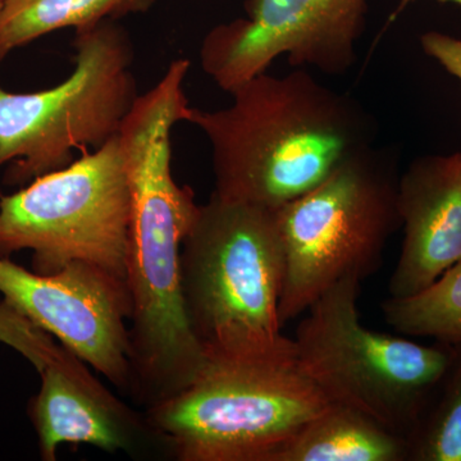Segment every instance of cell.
Here are the masks:
<instances>
[{
  "label": "cell",
  "instance_id": "6da1fadb",
  "mask_svg": "<svg viewBox=\"0 0 461 461\" xmlns=\"http://www.w3.org/2000/svg\"><path fill=\"white\" fill-rule=\"evenodd\" d=\"M189 69V59L173 60L162 80L139 95L118 132L131 190L130 393L145 408L186 387L206 362L180 288L181 244L199 205L171 168L173 127L190 117L184 91Z\"/></svg>",
  "mask_w": 461,
  "mask_h": 461
},
{
  "label": "cell",
  "instance_id": "7a4b0ae2",
  "mask_svg": "<svg viewBox=\"0 0 461 461\" xmlns=\"http://www.w3.org/2000/svg\"><path fill=\"white\" fill-rule=\"evenodd\" d=\"M220 111L191 108L212 149L215 195L277 211L373 147L375 123L350 96L305 68L268 72L230 91Z\"/></svg>",
  "mask_w": 461,
  "mask_h": 461
},
{
  "label": "cell",
  "instance_id": "3957f363",
  "mask_svg": "<svg viewBox=\"0 0 461 461\" xmlns=\"http://www.w3.org/2000/svg\"><path fill=\"white\" fill-rule=\"evenodd\" d=\"M285 260L275 211L212 194L180 250L185 314L206 359L295 362L284 335Z\"/></svg>",
  "mask_w": 461,
  "mask_h": 461
},
{
  "label": "cell",
  "instance_id": "277c9868",
  "mask_svg": "<svg viewBox=\"0 0 461 461\" xmlns=\"http://www.w3.org/2000/svg\"><path fill=\"white\" fill-rule=\"evenodd\" d=\"M295 362L206 359L145 421L180 461H269L329 406Z\"/></svg>",
  "mask_w": 461,
  "mask_h": 461
},
{
  "label": "cell",
  "instance_id": "5b68a950",
  "mask_svg": "<svg viewBox=\"0 0 461 461\" xmlns=\"http://www.w3.org/2000/svg\"><path fill=\"white\" fill-rule=\"evenodd\" d=\"M399 180L395 156L371 147L275 211L285 260L282 327L342 278L364 281L378 271L402 227Z\"/></svg>",
  "mask_w": 461,
  "mask_h": 461
},
{
  "label": "cell",
  "instance_id": "8992f818",
  "mask_svg": "<svg viewBox=\"0 0 461 461\" xmlns=\"http://www.w3.org/2000/svg\"><path fill=\"white\" fill-rule=\"evenodd\" d=\"M362 282L342 278L306 309L291 338L295 363L330 402L362 411L406 439L455 345H421L364 327L357 311Z\"/></svg>",
  "mask_w": 461,
  "mask_h": 461
},
{
  "label": "cell",
  "instance_id": "52a82bcc",
  "mask_svg": "<svg viewBox=\"0 0 461 461\" xmlns=\"http://www.w3.org/2000/svg\"><path fill=\"white\" fill-rule=\"evenodd\" d=\"M75 69L63 83L36 93L0 89L3 184L23 187L65 168L75 150H96L120 132L139 98L133 48L117 21L76 30Z\"/></svg>",
  "mask_w": 461,
  "mask_h": 461
},
{
  "label": "cell",
  "instance_id": "ba28073f",
  "mask_svg": "<svg viewBox=\"0 0 461 461\" xmlns=\"http://www.w3.org/2000/svg\"><path fill=\"white\" fill-rule=\"evenodd\" d=\"M131 190L118 135L0 199V258L30 250L32 271L81 262L127 284Z\"/></svg>",
  "mask_w": 461,
  "mask_h": 461
},
{
  "label": "cell",
  "instance_id": "9c48e42d",
  "mask_svg": "<svg viewBox=\"0 0 461 461\" xmlns=\"http://www.w3.org/2000/svg\"><path fill=\"white\" fill-rule=\"evenodd\" d=\"M369 0H245L247 17L213 27L200 65L221 89L268 71L286 57L297 68L344 75L357 59Z\"/></svg>",
  "mask_w": 461,
  "mask_h": 461
},
{
  "label": "cell",
  "instance_id": "30bf717a",
  "mask_svg": "<svg viewBox=\"0 0 461 461\" xmlns=\"http://www.w3.org/2000/svg\"><path fill=\"white\" fill-rule=\"evenodd\" d=\"M5 302L121 391L130 393L129 285L91 264L41 275L0 258Z\"/></svg>",
  "mask_w": 461,
  "mask_h": 461
},
{
  "label": "cell",
  "instance_id": "8fae6325",
  "mask_svg": "<svg viewBox=\"0 0 461 461\" xmlns=\"http://www.w3.org/2000/svg\"><path fill=\"white\" fill-rule=\"evenodd\" d=\"M403 229L388 296L420 293L461 260V153L415 159L400 175Z\"/></svg>",
  "mask_w": 461,
  "mask_h": 461
},
{
  "label": "cell",
  "instance_id": "7c38bea8",
  "mask_svg": "<svg viewBox=\"0 0 461 461\" xmlns=\"http://www.w3.org/2000/svg\"><path fill=\"white\" fill-rule=\"evenodd\" d=\"M83 363L62 346L39 371L41 386L30 402V418L42 460H56L65 444L94 446L107 453L129 451L139 433H150L145 418L135 417Z\"/></svg>",
  "mask_w": 461,
  "mask_h": 461
},
{
  "label": "cell",
  "instance_id": "4fadbf2b",
  "mask_svg": "<svg viewBox=\"0 0 461 461\" xmlns=\"http://www.w3.org/2000/svg\"><path fill=\"white\" fill-rule=\"evenodd\" d=\"M403 437L350 406L330 402L269 461H406Z\"/></svg>",
  "mask_w": 461,
  "mask_h": 461
},
{
  "label": "cell",
  "instance_id": "5bb4252c",
  "mask_svg": "<svg viewBox=\"0 0 461 461\" xmlns=\"http://www.w3.org/2000/svg\"><path fill=\"white\" fill-rule=\"evenodd\" d=\"M157 0H5L0 12V63L17 48L62 29L140 14Z\"/></svg>",
  "mask_w": 461,
  "mask_h": 461
},
{
  "label": "cell",
  "instance_id": "9a60e30c",
  "mask_svg": "<svg viewBox=\"0 0 461 461\" xmlns=\"http://www.w3.org/2000/svg\"><path fill=\"white\" fill-rule=\"evenodd\" d=\"M388 326L412 338L461 344V260L420 293L388 296L381 304Z\"/></svg>",
  "mask_w": 461,
  "mask_h": 461
},
{
  "label": "cell",
  "instance_id": "2e32d148",
  "mask_svg": "<svg viewBox=\"0 0 461 461\" xmlns=\"http://www.w3.org/2000/svg\"><path fill=\"white\" fill-rule=\"evenodd\" d=\"M408 461H461V344L406 437Z\"/></svg>",
  "mask_w": 461,
  "mask_h": 461
},
{
  "label": "cell",
  "instance_id": "e0dca14e",
  "mask_svg": "<svg viewBox=\"0 0 461 461\" xmlns=\"http://www.w3.org/2000/svg\"><path fill=\"white\" fill-rule=\"evenodd\" d=\"M0 342L25 357L38 372L60 350L50 333L18 313L5 300L0 304Z\"/></svg>",
  "mask_w": 461,
  "mask_h": 461
},
{
  "label": "cell",
  "instance_id": "ac0fdd59",
  "mask_svg": "<svg viewBox=\"0 0 461 461\" xmlns=\"http://www.w3.org/2000/svg\"><path fill=\"white\" fill-rule=\"evenodd\" d=\"M420 44L424 53L436 59L461 85V39L430 32L421 35Z\"/></svg>",
  "mask_w": 461,
  "mask_h": 461
},
{
  "label": "cell",
  "instance_id": "d6986e66",
  "mask_svg": "<svg viewBox=\"0 0 461 461\" xmlns=\"http://www.w3.org/2000/svg\"><path fill=\"white\" fill-rule=\"evenodd\" d=\"M439 2H442V3H446V2L455 3V5H460V7H461V0H439Z\"/></svg>",
  "mask_w": 461,
  "mask_h": 461
},
{
  "label": "cell",
  "instance_id": "ffe728a7",
  "mask_svg": "<svg viewBox=\"0 0 461 461\" xmlns=\"http://www.w3.org/2000/svg\"><path fill=\"white\" fill-rule=\"evenodd\" d=\"M3 3H5V0H0V12H2Z\"/></svg>",
  "mask_w": 461,
  "mask_h": 461
}]
</instances>
